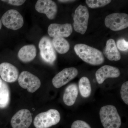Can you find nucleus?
<instances>
[{"label": "nucleus", "mask_w": 128, "mask_h": 128, "mask_svg": "<svg viewBox=\"0 0 128 128\" xmlns=\"http://www.w3.org/2000/svg\"><path fill=\"white\" fill-rule=\"evenodd\" d=\"M71 128H92L90 125L85 121L76 120L72 124Z\"/></svg>", "instance_id": "obj_23"}, {"label": "nucleus", "mask_w": 128, "mask_h": 128, "mask_svg": "<svg viewBox=\"0 0 128 128\" xmlns=\"http://www.w3.org/2000/svg\"><path fill=\"white\" fill-rule=\"evenodd\" d=\"M4 2H7L10 4L15 6H20L23 4L26 1L23 0H2Z\"/></svg>", "instance_id": "obj_25"}, {"label": "nucleus", "mask_w": 128, "mask_h": 128, "mask_svg": "<svg viewBox=\"0 0 128 128\" xmlns=\"http://www.w3.org/2000/svg\"><path fill=\"white\" fill-rule=\"evenodd\" d=\"M111 2L112 1L110 0H86V1L87 6L93 9L105 6Z\"/></svg>", "instance_id": "obj_21"}, {"label": "nucleus", "mask_w": 128, "mask_h": 128, "mask_svg": "<svg viewBox=\"0 0 128 128\" xmlns=\"http://www.w3.org/2000/svg\"><path fill=\"white\" fill-rule=\"evenodd\" d=\"M80 94L84 98H88L90 95L92 87L90 82L88 78L83 76L80 79L79 82Z\"/></svg>", "instance_id": "obj_20"}, {"label": "nucleus", "mask_w": 128, "mask_h": 128, "mask_svg": "<svg viewBox=\"0 0 128 128\" xmlns=\"http://www.w3.org/2000/svg\"><path fill=\"white\" fill-rule=\"evenodd\" d=\"M1 22L6 27L14 30L20 29L24 24L22 16L14 9H10L6 12L2 17Z\"/></svg>", "instance_id": "obj_6"}, {"label": "nucleus", "mask_w": 128, "mask_h": 128, "mask_svg": "<svg viewBox=\"0 0 128 128\" xmlns=\"http://www.w3.org/2000/svg\"><path fill=\"white\" fill-rule=\"evenodd\" d=\"M78 94L77 85L74 83L69 85L66 89L63 96V100L66 105L71 106L75 102Z\"/></svg>", "instance_id": "obj_17"}, {"label": "nucleus", "mask_w": 128, "mask_h": 128, "mask_svg": "<svg viewBox=\"0 0 128 128\" xmlns=\"http://www.w3.org/2000/svg\"><path fill=\"white\" fill-rule=\"evenodd\" d=\"M74 50L80 58L90 64L100 65L104 62L102 52L93 47L84 44H77L75 45Z\"/></svg>", "instance_id": "obj_1"}, {"label": "nucleus", "mask_w": 128, "mask_h": 128, "mask_svg": "<svg viewBox=\"0 0 128 128\" xmlns=\"http://www.w3.org/2000/svg\"><path fill=\"white\" fill-rule=\"evenodd\" d=\"M36 55V47L33 44L25 45L21 48L18 53V58L24 62L27 63L33 60Z\"/></svg>", "instance_id": "obj_16"}, {"label": "nucleus", "mask_w": 128, "mask_h": 128, "mask_svg": "<svg viewBox=\"0 0 128 128\" xmlns=\"http://www.w3.org/2000/svg\"><path fill=\"white\" fill-rule=\"evenodd\" d=\"M18 84L24 89H27L29 92H36L41 86V81L39 78L28 71L22 72L18 76Z\"/></svg>", "instance_id": "obj_7"}, {"label": "nucleus", "mask_w": 128, "mask_h": 128, "mask_svg": "<svg viewBox=\"0 0 128 128\" xmlns=\"http://www.w3.org/2000/svg\"><path fill=\"white\" fill-rule=\"evenodd\" d=\"M32 121V114L29 110L22 109L14 114L11 120L12 128H28Z\"/></svg>", "instance_id": "obj_10"}, {"label": "nucleus", "mask_w": 128, "mask_h": 128, "mask_svg": "<svg viewBox=\"0 0 128 128\" xmlns=\"http://www.w3.org/2000/svg\"><path fill=\"white\" fill-rule=\"evenodd\" d=\"M2 81L1 78L0 77V89L1 86L2 84Z\"/></svg>", "instance_id": "obj_27"}, {"label": "nucleus", "mask_w": 128, "mask_h": 128, "mask_svg": "<svg viewBox=\"0 0 128 128\" xmlns=\"http://www.w3.org/2000/svg\"><path fill=\"white\" fill-rule=\"evenodd\" d=\"M73 28L70 24H52L48 26V33L51 38H67L70 36Z\"/></svg>", "instance_id": "obj_12"}, {"label": "nucleus", "mask_w": 128, "mask_h": 128, "mask_svg": "<svg viewBox=\"0 0 128 128\" xmlns=\"http://www.w3.org/2000/svg\"><path fill=\"white\" fill-rule=\"evenodd\" d=\"M120 75L119 69L109 65L102 66L96 73V80L99 84H102L107 78H118Z\"/></svg>", "instance_id": "obj_13"}, {"label": "nucleus", "mask_w": 128, "mask_h": 128, "mask_svg": "<svg viewBox=\"0 0 128 128\" xmlns=\"http://www.w3.org/2000/svg\"><path fill=\"white\" fill-rule=\"evenodd\" d=\"M2 27V22L1 20L0 19V30L1 29Z\"/></svg>", "instance_id": "obj_28"}, {"label": "nucleus", "mask_w": 128, "mask_h": 128, "mask_svg": "<svg viewBox=\"0 0 128 128\" xmlns=\"http://www.w3.org/2000/svg\"><path fill=\"white\" fill-rule=\"evenodd\" d=\"M52 42L57 52L60 54H66L70 49V44L64 38H53Z\"/></svg>", "instance_id": "obj_18"}, {"label": "nucleus", "mask_w": 128, "mask_h": 128, "mask_svg": "<svg viewBox=\"0 0 128 128\" xmlns=\"http://www.w3.org/2000/svg\"><path fill=\"white\" fill-rule=\"evenodd\" d=\"M116 46L120 50L126 51L128 48V42L124 38L119 39L117 42Z\"/></svg>", "instance_id": "obj_24"}, {"label": "nucleus", "mask_w": 128, "mask_h": 128, "mask_svg": "<svg viewBox=\"0 0 128 128\" xmlns=\"http://www.w3.org/2000/svg\"><path fill=\"white\" fill-rule=\"evenodd\" d=\"M60 120L58 111L51 109L38 114L34 118V124L36 128H48L56 125Z\"/></svg>", "instance_id": "obj_3"}, {"label": "nucleus", "mask_w": 128, "mask_h": 128, "mask_svg": "<svg viewBox=\"0 0 128 128\" xmlns=\"http://www.w3.org/2000/svg\"><path fill=\"white\" fill-rule=\"evenodd\" d=\"M0 76L6 82H14L18 78V70L13 65L4 62L0 64Z\"/></svg>", "instance_id": "obj_14"}, {"label": "nucleus", "mask_w": 128, "mask_h": 128, "mask_svg": "<svg viewBox=\"0 0 128 128\" xmlns=\"http://www.w3.org/2000/svg\"><path fill=\"white\" fill-rule=\"evenodd\" d=\"M103 53L105 57L109 60L118 61L121 59V54L118 50L115 41L114 39H109L107 41Z\"/></svg>", "instance_id": "obj_15"}, {"label": "nucleus", "mask_w": 128, "mask_h": 128, "mask_svg": "<svg viewBox=\"0 0 128 128\" xmlns=\"http://www.w3.org/2000/svg\"><path fill=\"white\" fill-rule=\"evenodd\" d=\"M89 12L86 6L80 5L76 9L73 16V27L76 32L84 34L87 30Z\"/></svg>", "instance_id": "obj_4"}, {"label": "nucleus", "mask_w": 128, "mask_h": 128, "mask_svg": "<svg viewBox=\"0 0 128 128\" xmlns=\"http://www.w3.org/2000/svg\"><path fill=\"white\" fill-rule=\"evenodd\" d=\"M106 27L114 31L123 30L128 26V15L126 13H114L107 16L105 19Z\"/></svg>", "instance_id": "obj_5"}, {"label": "nucleus", "mask_w": 128, "mask_h": 128, "mask_svg": "<svg viewBox=\"0 0 128 128\" xmlns=\"http://www.w3.org/2000/svg\"><path fill=\"white\" fill-rule=\"evenodd\" d=\"M35 8L40 13L46 14L50 20L55 18L58 10L56 3L51 0H38L36 3Z\"/></svg>", "instance_id": "obj_11"}, {"label": "nucleus", "mask_w": 128, "mask_h": 128, "mask_svg": "<svg viewBox=\"0 0 128 128\" xmlns=\"http://www.w3.org/2000/svg\"><path fill=\"white\" fill-rule=\"evenodd\" d=\"M58 1L61 2H73L75 1L70 0H58Z\"/></svg>", "instance_id": "obj_26"}, {"label": "nucleus", "mask_w": 128, "mask_h": 128, "mask_svg": "<svg viewBox=\"0 0 128 128\" xmlns=\"http://www.w3.org/2000/svg\"><path fill=\"white\" fill-rule=\"evenodd\" d=\"M40 55L44 62L52 64L55 61L56 54L52 42L48 37L41 38L38 44Z\"/></svg>", "instance_id": "obj_8"}, {"label": "nucleus", "mask_w": 128, "mask_h": 128, "mask_svg": "<svg viewBox=\"0 0 128 128\" xmlns=\"http://www.w3.org/2000/svg\"><path fill=\"white\" fill-rule=\"evenodd\" d=\"M78 73V70L74 67L64 69L53 78V86L56 88L62 87L75 78Z\"/></svg>", "instance_id": "obj_9"}, {"label": "nucleus", "mask_w": 128, "mask_h": 128, "mask_svg": "<svg viewBox=\"0 0 128 128\" xmlns=\"http://www.w3.org/2000/svg\"><path fill=\"white\" fill-rule=\"evenodd\" d=\"M10 102V91L8 86L2 82L0 89V108H6Z\"/></svg>", "instance_id": "obj_19"}, {"label": "nucleus", "mask_w": 128, "mask_h": 128, "mask_svg": "<svg viewBox=\"0 0 128 128\" xmlns=\"http://www.w3.org/2000/svg\"><path fill=\"white\" fill-rule=\"evenodd\" d=\"M120 94L121 98L124 103L128 104V82L124 83L121 86Z\"/></svg>", "instance_id": "obj_22"}, {"label": "nucleus", "mask_w": 128, "mask_h": 128, "mask_svg": "<svg viewBox=\"0 0 128 128\" xmlns=\"http://www.w3.org/2000/svg\"><path fill=\"white\" fill-rule=\"evenodd\" d=\"M99 114L101 122L104 128H120L121 124V117L114 106H104L101 108Z\"/></svg>", "instance_id": "obj_2"}]
</instances>
